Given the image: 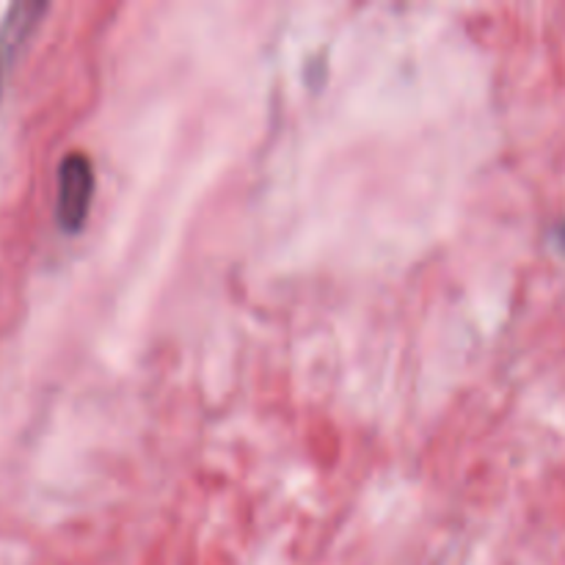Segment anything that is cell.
Wrapping results in <instances>:
<instances>
[{"label": "cell", "instance_id": "7a4b0ae2", "mask_svg": "<svg viewBox=\"0 0 565 565\" xmlns=\"http://www.w3.org/2000/svg\"><path fill=\"white\" fill-rule=\"evenodd\" d=\"M44 11H47V3H14L6 11L3 22H0V94H3L6 77H9L22 44L36 31Z\"/></svg>", "mask_w": 565, "mask_h": 565}, {"label": "cell", "instance_id": "6da1fadb", "mask_svg": "<svg viewBox=\"0 0 565 565\" xmlns=\"http://www.w3.org/2000/svg\"><path fill=\"white\" fill-rule=\"evenodd\" d=\"M94 188H97V180H94V166L88 154H66L55 177V221L66 235H77L86 226Z\"/></svg>", "mask_w": 565, "mask_h": 565}]
</instances>
